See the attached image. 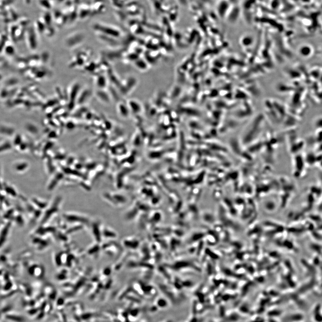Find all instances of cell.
<instances>
[{
    "mask_svg": "<svg viewBox=\"0 0 322 322\" xmlns=\"http://www.w3.org/2000/svg\"><path fill=\"white\" fill-rule=\"evenodd\" d=\"M65 217L66 218V220L68 221H70V222H73V223H79V224L84 223L83 221H84L85 223H87V221H88V219L87 218L85 219V217H84L83 216L80 215H73L72 214V216L68 215L66 216Z\"/></svg>",
    "mask_w": 322,
    "mask_h": 322,
    "instance_id": "1",
    "label": "cell"
},
{
    "mask_svg": "<svg viewBox=\"0 0 322 322\" xmlns=\"http://www.w3.org/2000/svg\"><path fill=\"white\" fill-rule=\"evenodd\" d=\"M101 235H103V237L106 238H116V234L115 231L112 230V229H110L108 227H103L101 228Z\"/></svg>",
    "mask_w": 322,
    "mask_h": 322,
    "instance_id": "2",
    "label": "cell"
}]
</instances>
